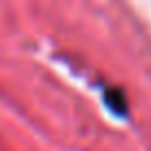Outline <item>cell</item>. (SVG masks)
I'll return each mask as SVG.
<instances>
[{
    "mask_svg": "<svg viewBox=\"0 0 151 151\" xmlns=\"http://www.w3.org/2000/svg\"><path fill=\"white\" fill-rule=\"evenodd\" d=\"M102 100H104V104L111 109V113H116V116H120V118H127L129 104H127V98H124L122 89H118V87H109V89H104Z\"/></svg>",
    "mask_w": 151,
    "mask_h": 151,
    "instance_id": "6da1fadb",
    "label": "cell"
}]
</instances>
